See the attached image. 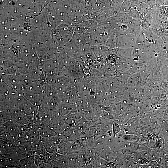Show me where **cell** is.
<instances>
[{"mask_svg": "<svg viewBox=\"0 0 168 168\" xmlns=\"http://www.w3.org/2000/svg\"><path fill=\"white\" fill-rule=\"evenodd\" d=\"M124 138L129 141H135L138 138V137L136 135H126Z\"/></svg>", "mask_w": 168, "mask_h": 168, "instance_id": "cell-1", "label": "cell"}, {"mask_svg": "<svg viewBox=\"0 0 168 168\" xmlns=\"http://www.w3.org/2000/svg\"><path fill=\"white\" fill-rule=\"evenodd\" d=\"M120 130L119 126L116 124H114L113 127V131L114 135H115L119 133Z\"/></svg>", "mask_w": 168, "mask_h": 168, "instance_id": "cell-2", "label": "cell"}, {"mask_svg": "<svg viewBox=\"0 0 168 168\" xmlns=\"http://www.w3.org/2000/svg\"><path fill=\"white\" fill-rule=\"evenodd\" d=\"M149 164L151 167H156L157 165V162L155 161H151Z\"/></svg>", "mask_w": 168, "mask_h": 168, "instance_id": "cell-3", "label": "cell"}]
</instances>
